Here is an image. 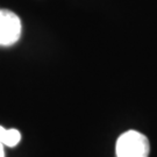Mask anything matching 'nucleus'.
Masks as SVG:
<instances>
[{
    "label": "nucleus",
    "mask_w": 157,
    "mask_h": 157,
    "mask_svg": "<svg viewBox=\"0 0 157 157\" xmlns=\"http://www.w3.org/2000/svg\"><path fill=\"white\" fill-rule=\"evenodd\" d=\"M20 140H21V134L17 129H6L2 126H0V143L13 148L17 146Z\"/></svg>",
    "instance_id": "obj_3"
},
{
    "label": "nucleus",
    "mask_w": 157,
    "mask_h": 157,
    "mask_svg": "<svg viewBox=\"0 0 157 157\" xmlns=\"http://www.w3.org/2000/svg\"><path fill=\"white\" fill-rule=\"evenodd\" d=\"M117 157H148L150 144L147 136L136 132L128 130L120 135L115 146Z\"/></svg>",
    "instance_id": "obj_1"
},
{
    "label": "nucleus",
    "mask_w": 157,
    "mask_h": 157,
    "mask_svg": "<svg viewBox=\"0 0 157 157\" xmlns=\"http://www.w3.org/2000/svg\"><path fill=\"white\" fill-rule=\"evenodd\" d=\"M21 20L14 12L0 8V45L15 44L21 36Z\"/></svg>",
    "instance_id": "obj_2"
},
{
    "label": "nucleus",
    "mask_w": 157,
    "mask_h": 157,
    "mask_svg": "<svg viewBox=\"0 0 157 157\" xmlns=\"http://www.w3.org/2000/svg\"><path fill=\"white\" fill-rule=\"evenodd\" d=\"M0 157H5V151H4V144L0 143Z\"/></svg>",
    "instance_id": "obj_4"
}]
</instances>
